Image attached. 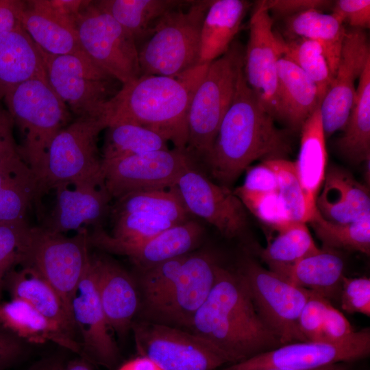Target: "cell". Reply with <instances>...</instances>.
Masks as SVG:
<instances>
[{"label": "cell", "mask_w": 370, "mask_h": 370, "mask_svg": "<svg viewBox=\"0 0 370 370\" xmlns=\"http://www.w3.org/2000/svg\"><path fill=\"white\" fill-rule=\"evenodd\" d=\"M186 330L211 344L230 365L282 345L259 317L241 274L220 264L210 293Z\"/></svg>", "instance_id": "obj_1"}, {"label": "cell", "mask_w": 370, "mask_h": 370, "mask_svg": "<svg viewBox=\"0 0 370 370\" xmlns=\"http://www.w3.org/2000/svg\"><path fill=\"white\" fill-rule=\"evenodd\" d=\"M290 151L286 132L276 126L249 86L243 66L232 102L203 164L219 184L229 187L254 161L285 158Z\"/></svg>", "instance_id": "obj_2"}, {"label": "cell", "mask_w": 370, "mask_h": 370, "mask_svg": "<svg viewBox=\"0 0 370 370\" xmlns=\"http://www.w3.org/2000/svg\"><path fill=\"white\" fill-rule=\"evenodd\" d=\"M208 64L175 77L140 75L122 85L106 104L108 126L137 124L162 134L174 147L185 149L190 104Z\"/></svg>", "instance_id": "obj_3"}, {"label": "cell", "mask_w": 370, "mask_h": 370, "mask_svg": "<svg viewBox=\"0 0 370 370\" xmlns=\"http://www.w3.org/2000/svg\"><path fill=\"white\" fill-rule=\"evenodd\" d=\"M3 101L23 136L18 153L38 180L53 140L68 125L69 110L52 89L47 75L18 84Z\"/></svg>", "instance_id": "obj_4"}, {"label": "cell", "mask_w": 370, "mask_h": 370, "mask_svg": "<svg viewBox=\"0 0 370 370\" xmlns=\"http://www.w3.org/2000/svg\"><path fill=\"white\" fill-rule=\"evenodd\" d=\"M108 126L105 116L78 117L53 140L38 178L41 197L59 186H103L99 136Z\"/></svg>", "instance_id": "obj_5"}, {"label": "cell", "mask_w": 370, "mask_h": 370, "mask_svg": "<svg viewBox=\"0 0 370 370\" xmlns=\"http://www.w3.org/2000/svg\"><path fill=\"white\" fill-rule=\"evenodd\" d=\"M244 53L242 46L233 42L225 53L208 65L192 98L186 148L202 164L232 102L238 73L244 65Z\"/></svg>", "instance_id": "obj_6"}, {"label": "cell", "mask_w": 370, "mask_h": 370, "mask_svg": "<svg viewBox=\"0 0 370 370\" xmlns=\"http://www.w3.org/2000/svg\"><path fill=\"white\" fill-rule=\"evenodd\" d=\"M210 3L188 1L162 16L138 49L140 75L175 77L198 66L200 33Z\"/></svg>", "instance_id": "obj_7"}, {"label": "cell", "mask_w": 370, "mask_h": 370, "mask_svg": "<svg viewBox=\"0 0 370 370\" xmlns=\"http://www.w3.org/2000/svg\"><path fill=\"white\" fill-rule=\"evenodd\" d=\"M89 247L87 228L66 237L42 226L30 227L19 265L30 267L43 277L71 316L70 301L90 262Z\"/></svg>", "instance_id": "obj_8"}, {"label": "cell", "mask_w": 370, "mask_h": 370, "mask_svg": "<svg viewBox=\"0 0 370 370\" xmlns=\"http://www.w3.org/2000/svg\"><path fill=\"white\" fill-rule=\"evenodd\" d=\"M40 51L49 83L69 110L77 118L105 116L106 104L121 83L84 51L67 55Z\"/></svg>", "instance_id": "obj_9"}, {"label": "cell", "mask_w": 370, "mask_h": 370, "mask_svg": "<svg viewBox=\"0 0 370 370\" xmlns=\"http://www.w3.org/2000/svg\"><path fill=\"white\" fill-rule=\"evenodd\" d=\"M244 280L254 307L281 345L306 341L298 326L300 312L312 292L296 286L252 259L237 271Z\"/></svg>", "instance_id": "obj_10"}, {"label": "cell", "mask_w": 370, "mask_h": 370, "mask_svg": "<svg viewBox=\"0 0 370 370\" xmlns=\"http://www.w3.org/2000/svg\"><path fill=\"white\" fill-rule=\"evenodd\" d=\"M218 264L210 251L187 254L179 275L160 295L142 304L146 321L186 330L211 291Z\"/></svg>", "instance_id": "obj_11"}, {"label": "cell", "mask_w": 370, "mask_h": 370, "mask_svg": "<svg viewBox=\"0 0 370 370\" xmlns=\"http://www.w3.org/2000/svg\"><path fill=\"white\" fill-rule=\"evenodd\" d=\"M77 32L82 51L122 85L140 76L134 38L93 1L81 12Z\"/></svg>", "instance_id": "obj_12"}, {"label": "cell", "mask_w": 370, "mask_h": 370, "mask_svg": "<svg viewBox=\"0 0 370 370\" xmlns=\"http://www.w3.org/2000/svg\"><path fill=\"white\" fill-rule=\"evenodd\" d=\"M137 350L161 370H217L227 360L208 342L182 328L141 321L132 325Z\"/></svg>", "instance_id": "obj_13"}, {"label": "cell", "mask_w": 370, "mask_h": 370, "mask_svg": "<svg viewBox=\"0 0 370 370\" xmlns=\"http://www.w3.org/2000/svg\"><path fill=\"white\" fill-rule=\"evenodd\" d=\"M199 162L186 149L174 147L102 161L104 186L112 197L175 186L187 169Z\"/></svg>", "instance_id": "obj_14"}, {"label": "cell", "mask_w": 370, "mask_h": 370, "mask_svg": "<svg viewBox=\"0 0 370 370\" xmlns=\"http://www.w3.org/2000/svg\"><path fill=\"white\" fill-rule=\"evenodd\" d=\"M370 353V330L356 331L338 343L301 341L282 345L247 360L217 370H262L281 368L311 370L365 358Z\"/></svg>", "instance_id": "obj_15"}, {"label": "cell", "mask_w": 370, "mask_h": 370, "mask_svg": "<svg viewBox=\"0 0 370 370\" xmlns=\"http://www.w3.org/2000/svg\"><path fill=\"white\" fill-rule=\"evenodd\" d=\"M284 48L285 40L275 33L264 1H257L249 21L243 71L247 84L275 120L280 114L277 66Z\"/></svg>", "instance_id": "obj_16"}, {"label": "cell", "mask_w": 370, "mask_h": 370, "mask_svg": "<svg viewBox=\"0 0 370 370\" xmlns=\"http://www.w3.org/2000/svg\"><path fill=\"white\" fill-rule=\"evenodd\" d=\"M197 167L184 171L175 184L188 213L226 237L240 235L247 223L243 204L228 186L214 182Z\"/></svg>", "instance_id": "obj_17"}, {"label": "cell", "mask_w": 370, "mask_h": 370, "mask_svg": "<svg viewBox=\"0 0 370 370\" xmlns=\"http://www.w3.org/2000/svg\"><path fill=\"white\" fill-rule=\"evenodd\" d=\"M204 228L195 219L176 224L147 240L130 243L116 240L101 227L88 232L90 246L128 257L141 271L190 253L201 242Z\"/></svg>", "instance_id": "obj_18"}, {"label": "cell", "mask_w": 370, "mask_h": 370, "mask_svg": "<svg viewBox=\"0 0 370 370\" xmlns=\"http://www.w3.org/2000/svg\"><path fill=\"white\" fill-rule=\"evenodd\" d=\"M70 311L77 334H79L82 356L108 368L119 358L96 285L92 256L70 301Z\"/></svg>", "instance_id": "obj_19"}, {"label": "cell", "mask_w": 370, "mask_h": 370, "mask_svg": "<svg viewBox=\"0 0 370 370\" xmlns=\"http://www.w3.org/2000/svg\"><path fill=\"white\" fill-rule=\"evenodd\" d=\"M369 63L370 47L366 32L347 30L336 71L320 105L325 138L343 129L355 97L356 79Z\"/></svg>", "instance_id": "obj_20"}, {"label": "cell", "mask_w": 370, "mask_h": 370, "mask_svg": "<svg viewBox=\"0 0 370 370\" xmlns=\"http://www.w3.org/2000/svg\"><path fill=\"white\" fill-rule=\"evenodd\" d=\"M99 297L108 326L119 336L132 329L140 308L137 282L112 259L92 256Z\"/></svg>", "instance_id": "obj_21"}, {"label": "cell", "mask_w": 370, "mask_h": 370, "mask_svg": "<svg viewBox=\"0 0 370 370\" xmlns=\"http://www.w3.org/2000/svg\"><path fill=\"white\" fill-rule=\"evenodd\" d=\"M56 201L42 227L58 234L79 231L87 226L101 227L110 213L112 199L105 186H81L55 189Z\"/></svg>", "instance_id": "obj_22"}, {"label": "cell", "mask_w": 370, "mask_h": 370, "mask_svg": "<svg viewBox=\"0 0 370 370\" xmlns=\"http://www.w3.org/2000/svg\"><path fill=\"white\" fill-rule=\"evenodd\" d=\"M321 189L315 205L327 220L348 223L370 215L367 188L345 169L336 166L327 169Z\"/></svg>", "instance_id": "obj_23"}, {"label": "cell", "mask_w": 370, "mask_h": 370, "mask_svg": "<svg viewBox=\"0 0 370 370\" xmlns=\"http://www.w3.org/2000/svg\"><path fill=\"white\" fill-rule=\"evenodd\" d=\"M44 75L40 49L21 24L0 33V101L18 84Z\"/></svg>", "instance_id": "obj_24"}, {"label": "cell", "mask_w": 370, "mask_h": 370, "mask_svg": "<svg viewBox=\"0 0 370 370\" xmlns=\"http://www.w3.org/2000/svg\"><path fill=\"white\" fill-rule=\"evenodd\" d=\"M21 267L19 269L12 268L7 273L2 287L5 288L12 298L29 304L77 339L72 317L58 293L37 271L28 267Z\"/></svg>", "instance_id": "obj_25"}, {"label": "cell", "mask_w": 370, "mask_h": 370, "mask_svg": "<svg viewBox=\"0 0 370 370\" xmlns=\"http://www.w3.org/2000/svg\"><path fill=\"white\" fill-rule=\"evenodd\" d=\"M0 324L25 343L51 342L82 356L77 339L21 299L12 298L0 304Z\"/></svg>", "instance_id": "obj_26"}, {"label": "cell", "mask_w": 370, "mask_h": 370, "mask_svg": "<svg viewBox=\"0 0 370 370\" xmlns=\"http://www.w3.org/2000/svg\"><path fill=\"white\" fill-rule=\"evenodd\" d=\"M250 5L245 0H211L200 33L198 66L228 51Z\"/></svg>", "instance_id": "obj_27"}, {"label": "cell", "mask_w": 370, "mask_h": 370, "mask_svg": "<svg viewBox=\"0 0 370 370\" xmlns=\"http://www.w3.org/2000/svg\"><path fill=\"white\" fill-rule=\"evenodd\" d=\"M299 154L293 162L312 216L327 170V151L320 106L301 127Z\"/></svg>", "instance_id": "obj_28"}, {"label": "cell", "mask_w": 370, "mask_h": 370, "mask_svg": "<svg viewBox=\"0 0 370 370\" xmlns=\"http://www.w3.org/2000/svg\"><path fill=\"white\" fill-rule=\"evenodd\" d=\"M279 119L299 130L321 105L314 83L295 63L284 56L278 62Z\"/></svg>", "instance_id": "obj_29"}, {"label": "cell", "mask_w": 370, "mask_h": 370, "mask_svg": "<svg viewBox=\"0 0 370 370\" xmlns=\"http://www.w3.org/2000/svg\"><path fill=\"white\" fill-rule=\"evenodd\" d=\"M37 177L19 153L0 161V223L27 221L38 204Z\"/></svg>", "instance_id": "obj_30"}, {"label": "cell", "mask_w": 370, "mask_h": 370, "mask_svg": "<svg viewBox=\"0 0 370 370\" xmlns=\"http://www.w3.org/2000/svg\"><path fill=\"white\" fill-rule=\"evenodd\" d=\"M344 267L340 254L325 247L301 259L279 275L296 286L329 299L341 292Z\"/></svg>", "instance_id": "obj_31"}, {"label": "cell", "mask_w": 370, "mask_h": 370, "mask_svg": "<svg viewBox=\"0 0 370 370\" xmlns=\"http://www.w3.org/2000/svg\"><path fill=\"white\" fill-rule=\"evenodd\" d=\"M95 5L112 16L134 38L136 46L151 36L160 20L188 1L99 0ZM142 44V45H143Z\"/></svg>", "instance_id": "obj_32"}, {"label": "cell", "mask_w": 370, "mask_h": 370, "mask_svg": "<svg viewBox=\"0 0 370 370\" xmlns=\"http://www.w3.org/2000/svg\"><path fill=\"white\" fill-rule=\"evenodd\" d=\"M285 19L289 38H302L320 44L334 77L347 31L341 20L333 13L319 10H307Z\"/></svg>", "instance_id": "obj_33"}, {"label": "cell", "mask_w": 370, "mask_h": 370, "mask_svg": "<svg viewBox=\"0 0 370 370\" xmlns=\"http://www.w3.org/2000/svg\"><path fill=\"white\" fill-rule=\"evenodd\" d=\"M341 136L340 153L355 164L370 159V63L358 79L354 102Z\"/></svg>", "instance_id": "obj_34"}, {"label": "cell", "mask_w": 370, "mask_h": 370, "mask_svg": "<svg viewBox=\"0 0 370 370\" xmlns=\"http://www.w3.org/2000/svg\"><path fill=\"white\" fill-rule=\"evenodd\" d=\"M19 21L33 41L47 53L67 55L83 51L77 29L31 7L27 1Z\"/></svg>", "instance_id": "obj_35"}, {"label": "cell", "mask_w": 370, "mask_h": 370, "mask_svg": "<svg viewBox=\"0 0 370 370\" xmlns=\"http://www.w3.org/2000/svg\"><path fill=\"white\" fill-rule=\"evenodd\" d=\"M277 232L260 250V256L269 267V270L278 275L301 259L320 250L305 223L293 222Z\"/></svg>", "instance_id": "obj_36"}, {"label": "cell", "mask_w": 370, "mask_h": 370, "mask_svg": "<svg viewBox=\"0 0 370 370\" xmlns=\"http://www.w3.org/2000/svg\"><path fill=\"white\" fill-rule=\"evenodd\" d=\"M106 130L101 153L102 161L169 149L164 136L137 124L114 123Z\"/></svg>", "instance_id": "obj_37"}, {"label": "cell", "mask_w": 370, "mask_h": 370, "mask_svg": "<svg viewBox=\"0 0 370 370\" xmlns=\"http://www.w3.org/2000/svg\"><path fill=\"white\" fill-rule=\"evenodd\" d=\"M134 212L158 215L177 223L190 219V214L175 186L169 188L145 190L126 194L116 199L110 210L112 217Z\"/></svg>", "instance_id": "obj_38"}, {"label": "cell", "mask_w": 370, "mask_h": 370, "mask_svg": "<svg viewBox=\"0 0 370 370\" xmlns=\"http://www.w3.org/2000/svg\"><path fill=\"white\" fill-rule=\"evenodd\" d=\"M325 248L370 254V215L348 223L325 219L315 208L308 222Z\"/></svg>", "instance_id": "obj_39"}, {"label": "cell", "mask_w": 370, "mask_h": 370, "mask_svg": "<svg viewBox=\"0 0 370 370\" xmlns=\"http://www.w3.org/2000/svg\"><path fill=\"white\" fill-rule=\"evenodd\" d=\"M283 56L295 63L314 83L321 103L333 76L320 44L302 38H289L285 40Z\"/></svg>", "instance_id": "obj_40"}, {"label": "cell", "mask_w": 370, "mask_h": 370, "mask_svg": "<svg viewBox=\"0 0 370 370\" xmlns=\"http://www.w3.org/2000/svg\"><path fill=\"white\" fill-rule=\"evenodd\" d=\"M275 172L278 193L293 222L308 223L311 215L293 162L285 158L264 160Z\"/></svg>", "instance_id": "obj_41"}, {"label": "cell", "mask_w": 370, "mask_h": 370, "mask_svg": "<svg viewBox=\"0 0 370 370\" xmlns=\"http://www.w3.org/2000/svg\"><path fill=\"white\" fill-rule=\"evenodd\" d=\"M112 217L114 225L110 236L130 243L147 240L178 224L167 218L143 212L124 213Z\"/></svg>", "instance_id": "obj_42"}, {"label": "cell", "mask_w": 370, "mask_h": 370, "mask_svg": "<svg viewBox=\"0 0 370 370\" xmlns=\"http://www.w3.org/2000/svg\"><path fill=\"white\" fill-rule=\"evenodd\" d=\"M29 228L27 221L0 223V290L7 273L21 264Z\"/></svg>", "instance_id": "obj_43"}, {"label": "cell", "mask_w": 370, "mask_h": 370, "mask_svg": "<svg viewBox=\"0 0 370 370\" xmlns=\"http://www.w3.org/2000/svg\"><path fill=\"white\" fill-rule=\"evenodd\" d=\"M242 203L260 221L276 232L293 223L278 192L247 199Z\"/></svg>", "instance_id": "obj_44"}, {"label": "cell", "mask_w": 370, "mask_h": 370, "mask_svg": "<svg viewBox=\"0 0 370 370\" xmlns=\"http://www.w3.org/2000/svg\"><path fill=\"white\" fill-rule=\"evenodd\" d=\"M278 180L274 171L264 161L249 166L243 184L234 191L242 201L251 197L278 192Z\"/></svg>", "instance_id": "obj_45"}, {"label": "cell", "mask_w": 370, "mask_h": 370, "mask_svg": "<svg viewBox=\"0 0 370 370\" xmlns=\"http://www.w3.org/2000/svg\"><path fill=\"white\" fill-rule=\"evenodd\" d=\"M329 299L312 292L304 306L299 319L298 326L306 341L322 342V328Z\"/></svg>", "instance_id": "obj_46"}, {"label": "cell", "mask_w": 370, "mask_h": 370, "mask_svg": "<svg viewBox=\"0 0 370 370\" xmlns=\"http://www.w3.org/2000/svg\"><path fill=\"white\" fill-rule=\"evenodd\" d=\"M341 306L348 313L370 317V279L367 277L343 276L341 289Z\"/></svg>", "instance_id": "obj_47"}, {"label": "cell", "mask_w": 370, "mask_h": 370, "mask_svg": "<svg viewBox=\"0 0 370 370\" xmlns=\"http://www.w3.org/2000/svg\"><path fill=\"white\" fill-rule=\"evenodd\" d=\"M32 8L63 23L77 29L81 12L89 4L86 0H32L27 1Z\"/></svg>", "instance_id": "obj_48"}, {"label": "cell", "mask_w": 370, "mask_h": 370, "mask_svg": "<svg viewBox=\"0 0 370 370\" xmlns=\"http://www.w3.org/2000/svg\"><path fill=\"white\" fill-rule=\"evenodd\" d=\"M332 13L352 29H365L370 27L369 0H338L333 3Z\"/></svg>", "instance_id": "obj_49"}, {"label": "cell", "mask_w": 370, "mask_h": 370, "mask_svg": "<svg viewBox=\"0 0 370 370\" xmlns=\"http://www.w3.org/2000/svg\"><path fill=\"white\" fill-rule=\"evenodd\" d=\"M356 333L343 314L329 304L322 328V342L338 343L352 338Z\"/></svg>", "instance_id": "obj_50"}, {"label": "cell", "mask_w": 370, "mask_h": 370, "mask_svg": "<svg viewBox=\"0 0 370 370\" xmlns=\"http://www.w3.org/2000/svg\"><path fill=\"white\" fill-rule=\"evenodd\" d=\"M269 11L288 18L310 10L323 11L333 5V1L323 0H263Z\"/></svg>", "instance_id": "obj_51"}, {"label": "cell", "mask_w": 370, "mask_h": 370, "mask_svg": "<svg viewBox=\"0 0 370 370\" xmlns=\"http://www.w3.org/2000/svg\"><path fill=\"white\" fill-rule=\"evenodd\" d=\"M25 342L0 324V370L16 364L24 356Z\"/></svg>", "instance_id": "obj_52"}, {"label": "cell", "mask_w": 370, "mask_h": 370, "mask_svg": "<svg viewBox=\"0 0 370 370\" xmlns=\"http://www.w3.org/2000/svg\"><path fill=\"white\" fill-rule=\"evenodd\" d=\"M14 123L5 107L0 102V161L18 153L14 136Z\"/></svg>", "instance_id": "obj_53"}, {"label": "cell", "mask_w": 370, "mask_h": 370, "mask_svg": "<svg viewBox=\"0 0 370 370\" xmlns=\"http://www.w3.org/2000/svg\"><path fill=\"white\" fill-rule=\"evenodd\" d=\"M24 5L25 1L0 0V33L12 30L21 24L19 16Z\"/></svg>", "instance_id": "obj_54"}, {"label": "cell", "mask_w": 370, "mask_h": 370, "mask_svg": "<svg viewBox=\"0 0 370 370\" xmlns=\"http://www.w3.org/2000/svg\"><path fill=\"white\" fill-rule=\"evenodd\" d=\"M117 370H161L149 358L140 356L123 364Z\"/></svg>", "instance_id": "obj_55"}, {"label": "cell", "mask_w": 370, "mask_h": 370, "mask_svg": "<svg viewBox=\"0 0 370 370\" xmlns=\"http://www.w3.org/2000/svg\"><path fill=\"white\" fill-rule=\"evenodd\" d=\"M64 364L58 358L42 360L31 367L29 370H63Z\"/></svg>", "instance_id": "obj_56"}, {"label": "cell", "mask_w": 370, "mask_h": 370, "mask_svg": "<svg viewBox=\"0 0 370 370\" xmlns=\"http://www.w3.org/2000/svg\"><path fill=\"white\" fill-rule=\"evenodd\" d=\"M63 370H94L86 359L76 358L64 365Z\"/></svg>", "instance_id": "obj_57"}, {"label": "cell", "mask_w": 370, "mask_h": 370, "mask_svg": "<svg viewBox=\"0 0 370 370\" xmlns=\"http://www.w3.org/2000/svg\"><path fill=\"white\" fill-rule=\"evenodd\" d=\"M262 370H295V369H281V368H268L264 369ZM311 370H347V368L343 363H336L326 367L311 369Z\"/></svg>", "instance_id": "obj_58"}]
</instances>
